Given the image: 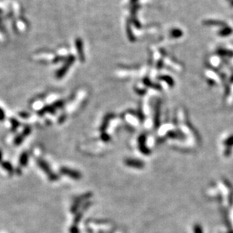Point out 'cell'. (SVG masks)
<instances>
[{"label":"cell","instance_id":"obj_1","mask_svg":"<svg viewBox=\"0 0 233 233\" xmlns=\"http://www.w3.org/2000/svg\"><path fill=\"white\" fill-rule=\"evenodd\" d=\"M28 160H29V156H28L27 152H23L19 157V164L21 167H26L28 164Z\"/></svg>","mask_w":233,"mask_h":233},{"label":"cell","instance_id":"obj_2","mask_svg":"<svg viewBox=\"0 0 233 233\" xmlns=\"http://www.w3.org/2000/svg\"><path fill=\"white\" fill-rule=\"evenodd\" d=\"M1 166L3 169H5L8 173L12 174L15 173V169H14L12 164L9 161H2L1 163Z\"/></svg>","mask_w":233,"mask_h":233},{"label":"cell","instance_id":"obj_3","mask_svg":"<svg viewBox=\"0 0 233 233\" xmlns=\"http://www.w3.org/2000/svg\"><path fill=\"white\" fill-rule=\"evenodd\" d=\"M232 29L229 26H226L222 27L220 31H219V35L220 36H228L232 33Z\"/></svg>","mask_w":233,"mask_h":233},{"label":"cell","instance_id":"obj_4","mask_svg":"<svg viewBox=\"0 0 233 233\" xmlns=\"http://www.w3.org/2000/svg\"><path fill=\"white\" fill-rule=\"evenodd\" d=\"M204 24H206V25H217V26H226V24L225 22H222V21H213V20H211V21H207L204 22Z\"/></svg>","mask_w":233,"mask_h":233},{"label":"cell","instance_id":"obj_5","mask_svg":"<svg viewBox=\"0 0 233 233\" xmlns=\"http://www.w3.org/2000/svg\"><path fill=\"white\" fill-rule=\"evenodd\" d=\"M11 125H12V131H15L19 126H20V123L15 118H11L10 119Z\"/></svg>","mask_w":233,"mask_h":233},{"label":"cell","instance_id":"obj_6","mask_svg":"<svg viewBox=\"0 0 233 233\" xmlns=\"http://www.w3.org/2000/svg\"><path fill=\"white\" fill-rule=\"evenodd\" d=\"M24 137L21 134V135H17V136L15 138V139H14V144H15V145H20L21 143L23 142V141H24Z\"/></svg>","mask_w":233,"mask_h":233},{"label":"cell","instance_id":"obj_7","mask_svg":"<svg viewBox=\"0 0 233 233\" xmlns=\"http://www.w3.org/2000/svg\"><path fill=\"white\" fill-rule=\"evenodd\" d=\"M218 53H219V55L220 54V55H226L231 56L233 55V52H231V51L226 50V49H218Z\"/></svg>","mask_w":233,"mask_h":233},{"label":"cell","instance_id":"obj_8","mask_svg":"<svg viewBox=\"0 0 233 233\" xmlns=\"http://www.w3.org/2000/svg\"><path fill=\"white\" fill-rule=\"evenodd\" d=\"M30 132H31V128H30L29 126H25L24 127V130H23L22 133H21V135H22L24 137H26L29 135Z\"/></svg>","mask_w":233,"mask_h":233},{"label":"cell","instance_id":"obj_9","mask_svg":"<svg viewBox=\"0 0 233 233\" xmlns=\"http://www.w3.org/2000/svg\"><path fill=\"white\" fill-rule=\"evenodd\" d=\"M5 119V111L2 108L0 107V121H3Z\"/></svg>","mask_w":233,"mask_h":233},{"label":"cell","instance_id":"obj_10","mask_svg":"<svg viewBox=\"0 0 233 233\" xmlns=\"http://www.w3.org/2000/svg\"><path fill=\"white\" fill-rule=\"evenodd\" d=\"M2 158H3V155H2V150L0 149V164L2 162Z\"/></svg>","mask_w":233,"mask_h":233},{"label":"cell","instance_id":"obj_11","mask_svg":"<svg viewBox=\"0 0 233 233\" xmlns=\"http://www.w3.org/2000/svg\"><path fill=\"white\" fill-rule=\"evenodd\" d=\"M231 5H232V6H233V1H232V3H231Z\"/></svg>","mask_w":233,"mask_h":233},{"label":"cell","instance_id":"obj_12","mask_svg":"<svg viewBox=\"0 0 233 233\" xmlns=\"http://www.w3.org/2000/svg\"><path fill=\"white\" fill-rule=\"evenodd\" d=\"M230 1H231V2H232V1H233V0H230Z\"/></svg>","mask_w":233,"mask_h":233}]
</instances>
